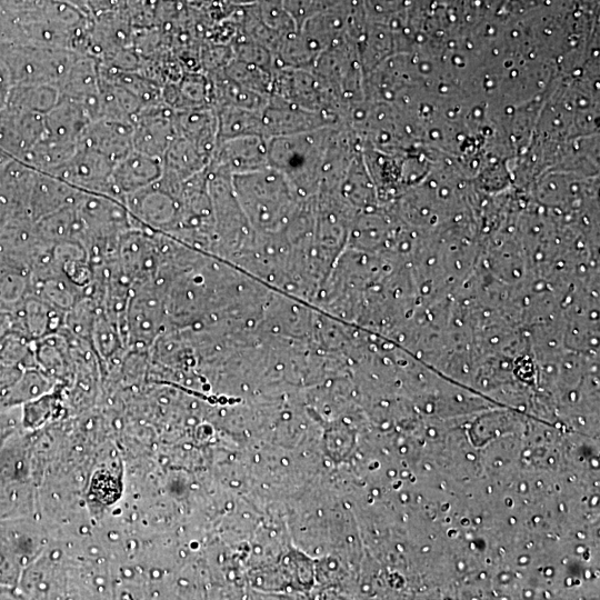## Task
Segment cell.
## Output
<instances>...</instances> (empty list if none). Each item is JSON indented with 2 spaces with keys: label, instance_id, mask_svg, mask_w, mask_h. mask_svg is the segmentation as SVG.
<instances>
[{
  "label": "cell",
  "instance_id": "cell-11",
  "mask_svg": "<svg viewBox=\"0 0 600 600\" xmlns=\"http://www.w3.org/2000/svg\"><path fill=\"white\" fill-rule=\"evenodd\" d=\"M44 133V114L13 110L0 111V151L22 161Z\"/></svg>",
  "mask_w": 600,
  "mask_h": 600
},
{
  "label": "cell",
  "instance_id": "cell-21",
  "mask_svg": "<svg viewBox=\"0 0 600 600\" xmlns=\"http://www.w3.org/2000/svg\"><path fill=\"white\" fill-rule=\"evenodd\" d=\"M44 0H0V13H19L40 6Z\"/></svg>",
  "mask_w": 600,
  "mask_h": 600
},
{
  "label": "cell",
  "instance_id": "cell-7",
  "mask_svg": "<svg viewBox=\"0 0 600 600\" xmlns=\"http://www.w3.org/2000/svg\"><path fill=\"white\" fill-rule=\"evenodd\" d=\"M113 166L114 163L102 153L79 144L73 156L50 174L80 190L114 198L111 186Z\"/></svg>",
  "mask_w": 600,
  "mask_h": 600
},
{
  "label": "cell",
  "instance_id": "cell-9",
  "mask_svg": "<svg viewBox=\"0 0 600 600\" xmlns=\"http://www.w3.org/2000/svg\"><path fill=\"white\" fill-rule=\"evenodd\" d=\"M267 167L268 140L261 136H247L219 141L207 168L232 177Z\"/></svg>",
  "mask_w": 600,
  "mask_h": 600
},
{
  "label": "cell",
  "instance_id": "cell-1",
  "mask_svg": "<svg viewBox=\"0 0 600 600\" xmlns=\"http://www.w3.org/2000/svg\"><path fill=\"white\" fill-rule=\"evenodd\" d=\"M231 181L238 202L258 234L284 232L303 200L289 180L271 167L232 176Z\"/></svg>",
  "mask_w": 600,
  "mask_h": 600
},
{
  "label": "cell",
  "instance_id": "cell-13",
  "mask_svg": "<svg viewBox=\"0 0 600 600\" xmlns=\"http://www.w3.org/2000/svg\"><path fill=\"white\" fill-rule=\"evenodd\" d=\"M83 190L46 172H36L30 191L28 213L37 221L61 209L73 207Z\"/></svg>",
  "mask_w": 600,
  "mask_h": 600
},
{
  "label": "cell",
  "instance_id": "cell-2",
  "mask_svg": "<svg viewBox=\"0 0 600 600\" xmlns=\"http://www.w3.org/2000/svg\"><path fill=\"white\" fill-rule=\"evenodd\" d=\"M334 127L267 139L269 167L280 171L302 199L318 193L322 163Z\"/></svg>",
  "mask_w": 600,
  "mask_h": 600
},
{
  "label": "cell",
  "instance_id": "cell-3",
  "mask_svg": "<svg viewBox=\"0 0 600 600\" xmlns=\"http://www.w3.org/2000/svg\"><path fill=\"white\" fill-rule=\"evenodd\" d=\"M78 52L28 43H1L0 60L7 68L12 86H58Z\"/></svg>",
  "mask_w": 600,
  "mask_h": 600
},
{
  "label": "cell",
  "instance_id": "cell-5",
  "mask_svg": "<svg viewBox=\"0 0 600 600\" xmlns=\"http://www.w3.org/2000/svg\"><path fill=\"white\" fill-rule=\"evenodd\" d=\"M261 119L266 139L299 134L342 123L331 114L303 109L274 94H270L261 111Z\"/></svg>",
  "mask_w": 600,
  "mask_h": 600
},
{
  "label": "cell",
  "instance_id": "cell-17",
  "mask_svg": "<svg viewBox=\"0 0 600 600\" xmlns=\"http://www.w3.org/2000/svg\"><path fill=\"white\" fill-rule=\"evenodd\" d=\"M218 121V142L231 138L263 137L261 111L222 104L213 108Z\"/></svg>",
  "mask_w": 600,
  "mask_h": 600
},
{
  "label": "cell",
  "instance_id": "cell-8",
  "mask_svg": "<svg viewBox=\"0 0 600 600\" xmlns=\"http://www.w3.org/2000/svg\"><path fill=\"white\" fill-rule=\"evenodd\" d=\"M176 137L174 110L163 101L144 107L132 120L136 151L162 159Z\"/></svg>",
  "mask_w": 600,
  "mask_h": 600
},
{
  "label": "cell",
  "instance_id": "cell-6",
  "mask_svg": "<svg viewBox=\"0 0 600 600\" xmlns=\"http://www.w3.org/2000/svg\"><path fill=\"white\" fill-rule=\"evenodd\" d=\"M133 228L169 233L177 223L178 198L162 188L158 181L124 198Z\"/></svg>",
  "mask_w": 600,
  "mask_h": 600
},
{
  "label": "cell",
  "instance_id": "cell-20",
  "mask_svg": "<svg viewBox=\"0 0 600 600\" xmlns=\"http://www.w3.org/2000/svg\"><path fill=\"white\" fill-rule=\"evenodd\" d=\"M224 74L242 87L270 96L273 87V70L231 59L223 68Z\"/></svg>",
  "mask_w": 600,
  "mask_h": 600
},
{
  "label": "cell",
  "instance_id": "cell-4",
  "mask_svg": "<svg viewBox=\"0 0 600 600\" xmlns=\"http://www.w3.org/2000/svg\"><path fill=\"white\" fill-rule=\"evenodd\" d=\"M271 94L303 109L331 114L343 122V111L311 69L278 68L273 70Z\"/></svg>",
  "mask_w": 600,
  "mask_h": 600
},
{
  "label": "cell",
  "instance_id": "cell-16",
  "mask_svg": "<svg viewBox=\"0 0 600 600\" xmlns=\"http://www.w3.org/2000/svg\"><path fill=\"white\" fill-rule=\"evenodd\" d=\"M90 121L80 104L60 97L56 106L44 114L43 134L63 143L79 146Z\"/></svg>",
  "mask_w": 600,
  "mask_h": 600
},
{
  "label": "cell",
  "instance_id": "cell-19",
  "mask_svg": "<svg viewBox=\"0 0 600 600\" xmlns=\"http://www.w3.org/2000/svg\"><path fill=\"white\" fill-rule=\"evenodd\" d=\"M60 93L56 86L51 84H17L12 86L6 107L46 114L59 101Z\"/></svg>",
  "mask_w": 600,
  "mask_h": 600
},
{
  "label": "cell",
  "instance_id": "cell-18",
  "mask_svg": "<svg viewBox=\"0 0 600 600\" xmlns=\"http://www.w3.org/2000/svg\"><path fill=\"white\" fill-rule=\"evenodd\" d=\"M53 378L37 367L23 368L18 379L3 390V404L17 407L52 392Z\"/></svg>",
  "mask_w": 600,
  "mask_h": 600
},
{
  "label": "cell",
  "instance_id": "cell-15",
  "mask_svg": "<svg viewBox=\"0 0 600 600\" xmlns=\"http://www.w3.org/2000/svg\"><path fill=\"white\" fill-rule=\"evenodd\" d=\"M174 122L178 136L212 157L218 143L217 113L212 106L174 111Z\"/></svg>",
  "mask_w": 600,
  "mask_h": 600
},
{
  "label": "cell",
  "instance_id": "cell-12",
  "mask_svg": "<svg viewBox=\"0 0 600 600\" xmlns=\"http://www.w3.org/2000/svg\"><path fill=\"white\" fill-rule=\"evenodd\" d=\"M161 173V159L132 150L113 166L111 172L113 196L124 203L127 196L151 186L160 179Z\"/></svg>",
  "mask_w": 600,
  "mask_h": 600
},
{
  "label": "cell",
  "instance_id": "cell-22",
  "mask_svg": "<svg viewBox=\"0 0 600 600\" xmlns=\"http://www.w3.org/2000/svg\"><path fill=\"white\" fill-rule=\"evenodd\" d=\"M12 82L7 68L0 60V111L6 107Z\"/></svg>",
  "mask_w": 600,
  "mask_h": 600
},
{
  "label": "cell",
  "instance_id": "cell-14",
  "mask_svg": "<svg viewBox=\"0 0 600 600\" xmlns=\"http://www.w3.org/2000/svg\"><path fill=\"white\" fill-rule=\"evenodd\" d=\"M79 144L89 147L113 163L133 150L132 123L99 118L88 123Z\"/></svg>",
  "mask_w": 600,
  "mask_h": 600
},
{
  "label": "cell",
  "instance_id": "cell-10",
  "mask_svg": "<svg viewBox=\"0 0 600 600\" xmlns=\"http://www.w3.org/2000/svg\"><path fill=\"white\" fill-rule=\"evenodd\" d=\"M100 78L99 59L78 52L57 88L60 97L80 104L92 121L99 118Z\"/></svg>",
  "mask_w": 600,
  "mask_h": 600
}]
</instances>
